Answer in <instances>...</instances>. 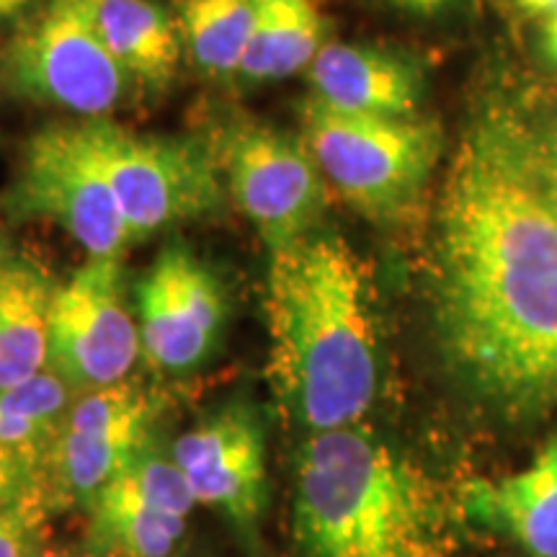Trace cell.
Listing matches in <instances>:
<instances>
[{"mask_svg": "<svg viewBox=\"0 0 557 557\" xmlns=\"http://www.w3.org/2000/svg\"><path fill=\"white\" fill-rule=\"evenodd\" d=\"M88 127L132 240L220 209L218 158L199 143L137 135L107 120Z\"/></svg>", "mask_w": 557, "mask_h": 557, "instance_id": "obj_6", "label": "cell"}, {"mask_svg": "<svg viewBox=\"0 0 557 557\" xmlns=\"http://www.w3.org/2000/svg\"><path fill=\"white\" fill-rule=\"evenodd\" d=\"M323 37L325 18L315 0H259L238 75L250 83L292 78L312 65L323 50Z\"/></svg>", "mask_w": 557, "mask_h": 557, "instance_id": "obj_17", "label": "cell"}, {"mask_svg": "<svg viewBox=\"0 0 557 557\" xmlns=\"http://www.w3.org/2000/svg\"><path fill=\"white\" fill-rule=\"evenodd\" d=\"M152 421L156 400L127 380L83 393L47 449L50 496L54 491V496L88 506L111 478L150 447Z\"/></svg>", "mask_w": 557, "mask_h": 557, "instance_id": "obj_10", "label": "cell"}, {"mask_svg": "<svg viewBox=\"0 0 557 557\" xmlns=\"http://www.w3.org/2000/svg\"><path fill=\"white\" fill-rule=\"evenodd\" d=\"M139 338L152 367L186 372L214 351L225 323L220 282L181 243L160 250L137 289Z\"/></svg>", "mask_w": 557, "mask_h": 557, "instance_id": "obj_11", "label": "cell"}, {"mask_svg": "<svg viewBox=\"0 0 557 557\" xmlns=\"http://www.w3.org/2000/svg\"><path fill=\"white\" fill-rule=\"evenodd\" d=\"M532 150L534 163H537L540 171L542 189H545L549 207L557 214V116L540 132L532 129Z\"/></svg>", "mask_w": 557, "mask_h": 557, "instance_id": "obj_23", "label": "cell"}, {"mask_svg": "<svg viewBox=\"0 0 557 557\" xmlns=\"http://www.w3.org/2000/svg\"><path fill=\"white\" fill-rule=\"evenodd\" d=\"M299 557H451L455 527L426 470L359 426L312 434L297 459Z\"/></svg>", "mask_w": 557, "mask_h": 557, "instance_id": "obj_3", "label": "cell"}, {"mask_svg": "<svg viewBox=\"0 0 557 557\" xmlns=\"http://www.w3.org/2000/svg\"><path fill=\"white\" fill-rule=\"evenodd\" d=\"M139 351L143 338L124 305L120 259H88L54 289L50 369L67 387L90 393L127 380Z\"/></svg>", "mask_w": 557, "mask_h": 557, "instance_id": "obj_9", "label": "cell"}, {"mask_svg": "<svg viewBox=\"0 0 557 557\" xmlns=\"http://www.w3.org/2000/svg\"><path fill=\"white\" fill-rule=\"evenodd\" d=\"M88 549L101 557H171L186 519L148 500L103 485L88 504Z\"/></svg>", "mask_w": 557, "mask_h": 557, "instance_id": "obj_18", "label": "cell"}, {"mask_svg": "<svg viewBox=\"0 0 557 557\" xmlns=\"http://www.w3.org/2000/svg\"><path fill=\"white\" fill-rule=\"evenodd\" d=\"M542 47L545 54L557 65V11L545 18V29H542Z\"/></svg>", "mask_w": 557, "mask_h": 557, "instance_id": "obj_25", "label": "cell"}, {"mask_svg": "<svg viewBox=\"0 0 557 557\" xmlns=\"http://www.w3.org/2000/svg\"><path fill=\"white\" fill-rule=\"evenodd\" d=\"M32 3L34 0H0V24H3V21L21 16V13L29 9Z\"/></svg>", "mask_w": 557, "mask_h": 557, "instance_id": "obj_27", "label": "cell"}, {"mask_svg": "<svg viewBox=\"0 0 557 557\" xmlns=\"http://www.w3.org/2000/svg\"><path fill=\"white\" fill-rule=\"evenodd\" d=\"M9 261V256H5V238H3V230H0V267Z\"/></svg>", "mask_w": 557, "mask_h": 557, "instance_id": "obj_29", "label": "cell"}, {"mask_svg": "<svg viewBox=\"0 0 557 557\" xmlns=\"http://www.w3.org/2000/svg\"><path fill=\"white\" fill-rule=\"evenodd\" d=\"M70 387L54 372L0 387V449H50L67 413Z\"/></svg>", "mask_w": 557, "mask_h": 557, "instance_id": "obj_20", "label": "cell"}, {"mask_svg": "<svg viewBox=\"0 0 557 557\" xmlns=\"http://www.w3.org/2000/svg\"><path fill=\"white\" fill-rule=\"evenodd\" d=\"M3 65L24 96L90 120L109 114L127 83L96 32L88 0H50L16 34Z\"/></svg>", "mask_w": 557, "mask_h": 557, "instance_id": "obj_7", "label": "cell"}, {"mask_svg": "<svg viewBox=\"0 0 557 557\" xmlns=\"http://www.w3.org/2000/svg\"><path fill=\"white\" fill-rule=\"evenodd\" d=\"M305 145L320 173L367 218L400 220L418 205L444 150L436 122L389 120L305 103Z\"/></svg>", "mask_w": 557, "mask_h": 557, "instance_id": "obj_4", "label": "cell"}, {"mask_svg": "<svg viewBox=\"0 0 557 557\" xmlns=\"http://www.w3.org/2000/svg\"><path fill=\"white\" fill-rule=\"evenodd\" d=\"M259 0H181V32L209 75H238L253 37Z\"/></svg>", "mask_w": 557, "mask_h": 557, "instance_id": "obj_19", "label": "cell"}, {"mask_svg": "<svg viewBox=\"0 0 557 557\" xmlns=\"http://www.w3.org/2000/svg\"><path fill=\"white\" fill-rule=\"evenodd\" d=\"M47 485V449H0V513Z\"/></svg>", "mask_w": 557, "mask_h": 557, "instance_id": "obj_22", "label": "cell"}, {"mask_svg": "<svg viewBox=\"0 0 557 557\" xmlns=\"http://www.w3.org/2000/svg\"><path fill=\"white\" fill-rule=\"evenodd\" d=\"M308 73L315 99L346 114L410 120L421 103V73L377 47L331 41L315 54Z\"/></svg>", "mask_w": 557, "mask_h": 557, "instance_id": "obj_13", "label": "cell"}, {"mask_svg": "<svg viewBox=\"0 0 557 557\" xmlns=\"http://www.w3.org/2000/svg\"><path fill=\"white\" fill-rule=\"evenodd\" d=\"M50 504V487H41L18 506L0 513V557H34L39 553Z\"/></svg>", "mask_w": 557, "mask_h": 557, "instance_id": "obj_21", "label": "cell"}, {"mask_svg": "<svg viewBox=\"0 0 557 557\" xmlns=\"http://www.w3.org/2000/svg\"><path fill=\"white\" fill-rule=\"evenodd\" d=\"M438 351L496 413L557 408V214L532 129L491 107L465 129L438 194L429 256Z\"/></svg>", "mask_w": 557, "mask_h": 557, "instance_id": "obj_1", "label": "cell"}, {"mask_svg": "<svg viewBox=\"0 0 557 557\" xmlns=\"http://www.w3.org/2000/svg\"><path fill=\"white\" fill-rule=\"evenodd\" d=\"M90 18L111 58L152 88L169 86L181 45L171 18L150 0H88Z\"/></svg>", "mask_w": 557, "mask_h": 557, "instance_id": "obj_16", "label": "cell"}, {"mask_svg": "<svg viewBox=\"0 0 557 557\" xmlns=\"http://www.w3.org/2000/svg\"><path fill=\"white\" fill-rule=\"evenodd\" d=\"M465 504L472 517L508 534L532 557H557V434L524 470L470 485Z\"/></svg>", "mask_w": 557, "mask_h": 557, "instance_id": "obj_14", "label": "cell"}, {"mask_svg": "<svg viewBox=\"0 0 557 557\" xmlns=\"http://www.w3.org/2000/svg\"><path fill=\"white\" fill-rule=\"evenodd\" d=\"M267 323L284 413L312 434L357 426L377 393V329L357 250L312 233L271 253Z\"/></svg>", "mask_w": 557, "mask_h": 557, "instance_id": "obj_2", "label": "cell"}, {"mask_svg": "<svg viewBox=\"0 0 557 557\" xmlns=\"http://www.w3.org/2000/svg\"><path fill=\"white\" fill-rule=\"evenodd\" d=\"M34 557H101L96 555L94 549H70V547H50V549H39Z\"/></svg>", "mask_w": 557, "mask_h": 557, "instance_id": "obj_28", "label": "cell"}, {"mask_svg": "<svg viewBox=\"0 0 557 557\" xmlns=\"http://www.w3.org/2000/svg\"><path fill=\"white\" fill-rule=\"evenodd\" d=\"M524 13H532V16H549V13L557 11V0H513Z\"/></svg>", "mask_w": 557, "mask_h": 557, "instance_id": "obj_26", "label": "cell"}, {"mask_svg": "<svg viewBox=\"0 0 557 557\" xmlns=\"http://www.w3.org/2000/svg\"><path fill=\"white\" fill-rule=\"evenodd\" d=\"M11 205L60 225L88 259H120L132 243L88 124H54L29 139Z\"/></svg>", "mask_w": 557, "mask_h": 557, "instance_id": "obj_5", "label": "cell"}, {"mask_svg": "<svg viewBox=\"0 0 557 557\" xmlns=\"http://www.w3.org/2000/svg\"><path fill=\"white\" fill-rule=\"evenodd\" d=\"M214 158L230 194L271 253L312 235L325 209V186L305 139L240 122L222 132Z\"/></svg>", "mask_w": 557, "mask_h": 557, "instance_id": "obj_8", "label": "cell"}, {"mask_svg": "<svg viewBox=\"0 0 557 557\" xmlns=\"http://www.w3.org/2000/svg\"><path fill=\"white\" fill-rule=\"evenodd\" d=\"M52 282L37 267H0V387L39 377L50 367Z\"/></svg>", "mask_w": 557, "mask_h": 557, "instance_id": "obj_15", "label": "cell"}, {"mask_svg": "<svg viewBox=\"0 0 557 557\" xmlns=\"http://www.w3.org/2000/svg\"><path fill=\"white\" fill-rule=\"evenodd\" d=\"M395 5L400 9L421 13V16H431V13H438L442 9H447L451 0H393Z\"/></svg>", "mask_w": 557, "mask_h": 557, "instance_id": "obj_24", "label": "cell"}, {"mask_svg": "<svg viewBox=\"0 0 557 557\" xmlns=\"http://www.w3.org/2000/svg\"><path fill=\"white\" fill-rule=\"evenodd\" d=\"M173 462L197 504L220 508L238 529L259 524L269 498L267 431L253 408L235 403L176 438Z\"/></svg>", "mask_w": 557, "mask_h": 557, "instance_id": "obj_12", "label": "cell"}]
</instances>
